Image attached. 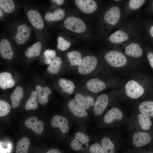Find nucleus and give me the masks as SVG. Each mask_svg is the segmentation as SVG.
<instances>
[{
  "label": "nucleus",
  "mask_w": 153,
  "mask_h": 153,
  "mask_svg": "<svg viewBox=\"0 0 153 153\" xmlns=\"http://www.w3.org/2000/svg\"><path fill=\"white\" fill-rule=\"evenodd\" d=\"M9 37L3 36L0 41V54L4 59L11 60L14 55V52Z\"/></svg>",
  "instance_id": "4468645a"
},
{
  "label": "nucleus",
  "mask_w": 153,
  "mask_h": 153,
  "mask_svg": "<svg viewBox=\"0 0 153 153\" xmlns=\"http://www.w3.org/2000/svg\"><path fill=\"white\" fill-rule=\"evenodd\" d=\"M61 152L60 150L56 148L51 149L46 152V153H61Z\"/></svg>",
  "instance_id": "ea45409f"
},
{
  "label": "nucleus",
  "mask_w": 153,
  "mask_h": 153,
  "mask_svg": "<svg viewBox=\"0 0 153 153\" xmlns=\"http://www.w3.org/2000/svg\"><path fill=\"white\" fill-rule=\"evenodd\" d=\"M57 41V48L61 51L67 50L71 46V43L61 35L58 37Z\"/></svg>",
  "instance_id": "473e14b6"
},
{
  "label": "nucleus",
  "mask_w": 153,
  "mask_h": 153,
  "mask_svg": "<svg viewBox=\"0 0 153 153\" xmlns=\"http://www.w3.org/2000/svg\"><path fill=\"white\" fill-rule=\"evenodd\" d=\"M145 1V0H129V7L131 10H137L143 5Z\"/></svg>",
  "instance_id": "c9c22d12"
},
{
  "label": "nucleus",
  "mask_w": 153,
  "mask_h": 153,
  "mask_svg": "<svg viewBox=\"0 0 153 153\" xmlns=\"http://www.w3.org/2000/svg\"><path fill=\"white\" fill-rule=\"evenodd\" d=\"M26 17L37 38L44 39L48 36L43 14L37 6L29 3L22 5Z\"/></svg>",
  "instance_id": "f257e3e1"
},
{
  "label": "nucleus",
  "mask_w": 153,
  "mask_h": 153,
  "mask_svg": "<svg viewBox=\"0 0 153 153\" xmlns=\"http://www.w3.org/2000/svg\"><path fill=\"white\" fill-rule=\"evenodd\" d=\"M63 25L68 30L78 33L84 32L86 29V24L82 20L73 16L66 18L63 21Z\"/></svg>",
  "instance_id": "0eeeda50"
},
{
  "label": "nucleus",
  "mask_w": 153,
  "mask_h": 153,
  "mask_svg": "<svg viewBox=\"0 0 153 153\" xmlns=\"http://www.w3.org/2000/svg\"><path fill=\"white\" fill-rule=\"evenodd\" d=\"M129 38L128 35L126 32L121 30H118L111 34L109 39L111 42L117 44L127 40Z\"/></svg>",
  "instance_id": "a878e982"
},
{
  "label": "nucleus",
  "mask_w": 153,
  "mask_h": 153,
  "mask_svg": "<svg viewBox=\"0 0 153 153\" xmlns=\"http://www.w3.org/2000/svg\"><path fill=\"white\" fill-rule=\"evenodd\" d=\"M97 63L96 58L92 55H88L82 58L80 65L78 66V71L80 74H88L95 69Z\"/></svg>",
  "instance_id": "9d476101"
},
{
  "label": "nucleus",
  "mask_w": 153,
  "mask_h": 153,
  "mask_svg": "<svg viewBox=\"0 0 153 153\" xmlns=\"http://www.w3.org/2000/svg\"><path fill=\"white\" fill-rule=\"evenodd\" d=\"M143 50L138 44L132 43L125 48V53L127 55L134 58H139L143 54Z\"/></svg>",
  "instance_id": "393cba45"
},
{
  "label": "nucleus",
  "mask_w": 153,
  "mask_h": 153,
  "mask_svg": "<svg viewBox=\"0 0 153 153\" xmlns=\"http://www.w3.org/2000/svg\"><path fill=\"white\" fill-rule=\"evenodd\" d=\"M120 17V11L117 6H113L106 12L104 16L105 21L111 25H114L119 21Z\"/></svg>",
  "instance_id": "f3484780"
},
{
  "label": "nucleus",
  "mask_w": 153,
  "mask_h": 153,
  "mask_svg": "<svg viewBox=\"0 0 153 153\" xmlns=\"http://www.w3.org/2000/svg\"><path fill=\"white\" fill-rule=\"evenodd\" d=\"M64 109L65 114L75 125L80 124L88 126L93 120L90 114L74 98L69 97L66 101Z\"/></svg>",
  "instance_id": "7ed1b4c3"
},
{
  "label": "nucleus",
  "mask_w": 153,
  "mask_h": 153,
  "mask_svg": "<svg viewBox=\"0 0 153 153\" xmlns=\"http://www.w3.org/2000/svg\"><path fill=\"white\" fill-rule=\"evenodd\" d=\"M105 58L109 65L116 67L124 66L127 62V58L123 54L115 50L107 52L105 55Z\"/></svg>",
  "instance_id": "9b49d317"
},
{
  "label": "nucleus",
  "mask_w": 153,
  "mask_h": 153,
  "mask_svg": "<svg viewBox=\"0 0 153 153\" xmlns=\"http://www.w3.org/2000/svg\"><path fill=\"white\" fill-rule=\"evenodd\" d=\"M150 33L151 36L153 38V26L150 29Z\"/></svg>",
  "instance_id": "79ce46f5"
},
{
  "label": "nucleus",
  "mask_w": 153,
  "mask_h": 153,
  "mask_svg": "<svg viewBox=\"0 0 153 153\" xmlns=\"http://www.w3.org/2000/svg\"><path fill=\"white\" fill-rule=\"evenodd\" d=\"M30 145L29 139L25 137L20 139L16 143V153H27Z\"/></svg>",
  "instance_id": "7c9ffc66"
},
{
  "label": "nucleus",
  "mask_w": 153,
  "mask_h": 153,
  "mask_svg": "<svg viewBox=\"0 0 153 153\" xmlns=\"http://www.w3.org/2000/svg\"><path fill=\"white\" fill-rule=\"evenodd\" d=\"M138 109L141 114L153 117V101L143 102L139 105Z\"/></svg>",
  "instance_id": "bb28decb"
},
{
  "label": "nucleus",
  "mask_w": 153,
  "mask_h": 153,
  "mask_svg": "<svg viewBox=\"0 0 153 153\" xmlns=\"http://www.w3.org/2000/svg\"><path fill=\"white\" fill-rule=\"evenodd\" d=\"M114 0L116 1H120L121 0Z\"/></svg>",
  "instance_id": "37998d69"
},
{
  "label": "nucleus",
  "mask_w": 153,
  "mask_h": 153,
  "mask_svg": "<svg viewBox=\"0 0 153 153\" xmlns=\"http://www.w3.org/2000/svg\"><path fill=\"white\" fill-rule=\"evenodd\" d=\"M21 6L16 0H0V9L8 15L18 12Z\"/></svg>",
  "instance_id": "2eb2a0df"
},
{
  "label": "nucleus",
  "mask_w": 153,
  "mask_h": 153,
  "mask_svg": "<svg viewBox=\"0 0 153 153\" xmlns=\"http://www.w3.org/2000/svg\"><path fill=\"white\" fill-rule=\"evenodd\" d=\"M20 2V4L22 5L23 4L28 3L29 2L32 0H18Z\"/></svg>",
  "instance_id": "a19ab883"
},
{
  "label": "nucleus",
  "mask_w": 153,
  "mask_h": 153,
  "mask_svg": "<svg viewBox=\"0 0 153 153\" xmlns=\"http://www.w3.org/2000/svg\"><path fill=\"white\" fill-rule=\"evenodd\" d=\"M32 28L26 22L17 21L10 24L7 27V34L10 39H12L19 45L25 44L30 38Z\"/></svg>",
  "instance_id": "20e7f679"
},
{
  "label": "nucleus",
  "mask_w": 153,
  "mask_h": 153,
  "mask_svg": "<svg viewBox=\"0 0 153 153\" xmlns=\"http://www.w3.org/2000/svg\"><path fill=\"white\" fill-rule=\"evenodd\" d=\"M125 90L127 95L133 99L139 97L144 92L143 87L136 81L132 80L129 81L126 84Z\"/></svg>",
  "instance_id": "ddd939ff"
},
{
  "label": "nucleus",
  "mask_w": 153,
  "mask_h": 153,
  "mask_svg": "<svg viewBox=\"0 0 153 153\" xmlns=\"http://www.w3.org/2000/svg\"><path fill=\"white\" fill-rule=\"evenodd\" d=\"M8 15L5 13L1 9H0V21H5L8 18Z\"/></svg>",
  "instance_id": "4c0bfd02"
},
{
  "label": "nucleus",
  "mask_w": 153,
  "mask_h": 153,
  "mask_svg": "<svg viewBox=\"0 0 153 153\" xmlns=\"http://www.w3.org/2000/svg\"><path fill=\"white\" fill-rule=\"evenodd\" d=\"M109 103V97L106 94H103L98 96L94 107L93 119L95 120L99 119L107 107Z\"/></svg>",
  "instance_id": "6e6552de"
},
{
  "label": "nucleus",
  "mask_w": 153,
  "mask_h": 153,
  "mask_svg": "<svg viewBox=\"0 0 153 153\" xmlns=\"http://www.w3.org/2000/svg\"><path fill=\"white\" fill-rule=\"evenodd\" d=\"M43 54L45 58V62L47 64H50L56 57V52L55 50L46 49L44 52Z\"/></svg>",
  "instance_id": "f704fd0d"
},
{
  "label": "nucleus",
  "mask_w": 153,
  "mask_h": 153,
  "mask_svg": "<svg viewBox=\"0 0 153 153\" xmlns=\"http://www.w3.org/2000/svg\"><path fill=\"white\" fill-rule=\"evenodd\" d=\"M62 62L61 58L56 56L47 68L49 73L55 74L58 73L60 70Z\"/></svg>",
  "instance_id": "c756f323"
},
{
  "label": "nucleus",
  "mask_w": 153,
  "mask_h": 153,
  "mask_svg": "<svg viewBox=\"0 0 153 153\" xmlns=\"http://www.w3.org/2000/svg\"><path fill=\"white\" fill-rule=\"evenodd\" d=\"M67 56L69 63L72 66H79L82 59L81 53L77 51L68 52Z\"/></svg>",
  "instance_id": "cd10ccee"
},
{
  "label": "nucleus",
  "mask_w": 153,
  "mask_h": 153,
  "mask_svg": "<svg viewBox=\"0 0 153 153\" xmlns=\"http://www.w3.org/2000/svg\"><path fill=\"white\" fill-rule=\"evenodd\" d=\"M50 5V9H53L60 7L64 5L66 2L65 0H49Z\"/></svg>",
  "instance_id": "e433bc0d"
},
{
  "label": "nucleus",
  "mask_w": 153,
  "mask_h": 153,
  "mask_svg": "<svg viewBox=\"0 0 153 153\" xmlns=\"http://www.w3.org/2000/svg\"><path fill=\"white\" fill-rule=\"evenodd\" d=\"M85 91L76 90L75 89L74 98L92 117L94 107L96 99L94 95L95 94L90 92L87 90V91Z\"/></svg>",
  "instance_id": "39448f33"
},
{
  "label": "nucleus",
  "mask_w": 153,
  "mask_h": 153,
  "mask_svg": "<svg viewBox=\"0 0 153 153\" xmlns=\"http://www.w3.org/2000/svg\"><path fill=\"white\" fill-rule=\"evenodd\" d=\"M138 119L139 124L143 130L146 131L150 129L152 124L150 116L141 113L138 115Z\"/></svg>",
  "instance_id": "2f4dec72"
},
{
  "label": "nucleus",
  "mask_w": 153,
  "mask_h": 153,
  "mask_svg": "<svg viewBox=\"0 0 153 153\" xmlns=\"http://www.w3.org/2000/svg\"><path fill=\"white\" fill-rule=\"evenodd\" d=\"M76 7L81 12L90 14L95 12L98 5L97 0H72Z\"/></svg>",
  "instance_id": "f8f14e48"
},
{
  "label": "nucleus",
  "mask_w": 153,
  "mask_h": 153,
  "mask_svg": "<svg viewBox=\"0 0 153 153\" xmlns=\"http://www.w3.org/2000/svg\"><path fill=\"white\" fill-rule=\"evenodd\" d=\"M133 143L137 147L144 146L150 142L152 138L149 134L143 132H139L134 133L132 137Z\"/></svg>",
  "instance_id": "6ab92c4d"
},
{
  "label": "nucleus",
  "mask_w": 153,
  "mask_h": 153,
  "mask_svg": "<svg viewBox=\"0 0 153 153\" xmlns=\"http://www.w3.org/2000/svg\"><path fill=\"white\" fill-rule=\"evenodd\" d=\"M25 126L31 129L37 134H41L44 129L43 122L38 120L37 118L35 116H31L27 118L24 122Z\"/></svg>",
  "instance_id": "a211bd4d"
},
{
  "label": "nucleus",
  "mask_w": 153,
  "mask_h": 153,
  "mask_svg": "<svg viewBox=\"0 0 153 153\" xmlns=\"http://www.w3.org/2000/svg\"><path fill=\"white\" fill-rule=\"evenodd\" d=\"M88 127L86 126L77 125L73 133L67 136L66 144L71 152L84 153V147L93 141V137L88 133Z\"/></svg>",
  "instance_id": "f03ea898"
},
{
  "label": "nucleus",
  "mask_w": 153,
  "mask_h": 153,
  "mask_svg": "<svg viewBox=\"0 0 153 153\" xmlns=\"http://www.w3.org/2000/svg\"><path fill=\"white\" fill-rule=\"evenodd\" d=\"M123 116V113L120 109L116 107H113L104 114L99 122L97 126L102 127L110 126L116 120H121Z\"/></svg>",
  "instance_id": "1a4fd4ad"
},
{
  "label": "nucleus",
  "mask_w": 153,
  "mask_h": 153,
  "mask_svg": "<svg viewBox=\"0 0 153 153\" xmlns=\"http://www.w3.org/2000/svg\"><path fill=\"white\" fill-rule=\"evenodd\" d=\"M58 84L62 92L68 95L69 96L74 93L75 86L71 80L61 78L59 80Z\"/></svg>",
  "instance_id": "5701e85b"
},
{
  "label": "nucleus",
  "mask_w": 153,
  "mask_h": 153,
  "mask_svg": "<svg viewBox=\"0 0 153 153\" xmlns=\"http://www.w3.org/2000/svg\"><path fill=\"white\" fill-rule=\"evenodd\" d=\"M65 15V10L60 7L51 9L46 8L44 10L43 16L47 27L54 23L60 21Z\"/></svg>",
  "instance_id": "423d86ee"
},
{
  "label": "nucleus",
  "mask_w": 153,
  "mask_h": 153,
  "mask_svg": "<svg viewBox=\"0 0 153 153\" xmlns=\"http://www.w3.org/2000/svg\"><path fill=\"white\" fill-rule=\"evenodd\" d=\"M38 98L37 92L35 90L32 91L29 98L25 105V109L28 110L36 109L38 106Z\"/></svg>",
  "instance_id": "c85d7f7f"
},
{
  "label": "nucleus",
  "mask_w": 153,
  "mask_h": 153,
  "mask_svg": "<svg viewBox=\"0 0 153 153\" xmlns=\"http://www.w3.org/2000/svg\"><path fill=\"white\" fill-rule=\"evenodd\" d=\"M147 58L150 66L153 68V53H148L147 55Z\"/></svg>",
  "instance_id": "58836bf2"
},
{
  "label": "nucleus",
  "mask_w": 153,
  "mask_h": 153,
  "mask_svg": "<svg viewBox=\"0 0 153 153\" xmlns=\"http://www.w3.org/2000/svg\"><path fill=\"white\" fill-rule=\"evenodd\" d=\"M37 92L39 102L41 105L46 104L48 101V96L51 94V91L50 88L45 86L43 87L37 85L35 87Z\"/></svg>",
  "instance_id": "aec40b11"
},
{
  "label": "nucleus",
  "mask_w": 153,
  "mask_h": 153,
  "mask_svg": "<svg viewBox=\"0 0 153 153\" xmlns=\"http://www.w3.org/2000/svg\"><path fill=\"white\" fill-rule=\"evenodd\" d=\"M15 82L9 73L2 72L0 73V86L3 89L10 88L14 86Z\"/></svg>",
  "instance_id": "4be33fe9"
},
{
  "label": "nucleus",
  "mask_w": 153,
  "mask_h": 153,
  "mask_svg": "<svg viewBox=\"0 0 153 153\" xmlns=\"http://www.w3.org/2000/svg\"><path fill=\"white\" fill-rule=\"evenodd\" d=\"M11 107L6 101L0 100V116H3L7 115L10 112Z\"/></svg>",
  "instance_id": "72a5a7b5"
},
{
  "label": "nucleus",
  "mask_w": 153,
  "mask_h": 153,
  "mask_svg": "<svg viewBox=\"0 0 153 153\" xmlns=\"http://www.w3.org/2000/svg\"><path fill=\"white\" fill-rule=\"evenodd\" d=\"M85 86L88 90L95 94L104 90L106 87L105 83L98 78L89 80L86 82Z\"/></svg>",
  "instance_id": "dca6fc26"
},
{
  "label": "nucleus",
  "mask_w": 153,
  "mask_h": 153,
  "mask_svg": "<svg viewBox=\"0 0 153 153\" xmlns=\"http://www.w3.org/2000/svg\"><path fill=\"white\" fill-rule=\"evenodd\" d=\"M24 96L23 88L20 86H17L10 95L12 107L13 108H16L19 107Z\"/></svg>",
  "instance_id": "412c9836"
},
{
  "label": "nucleus",
  "mask_w": 153,
  "mask_h": 153,
  "mask_svg": "<svg viewBox=\"0 0 153 153\" xmlns=\"http://www.w3.org/2000/svg\"><path fill=\"white\" fill-rule=\"evenodd\" d=\"M42 49V44L40 41L28 47L25 52V55L28 58L38 57L40 56Z\"/></svg>",
  "instance_id": "b1692460"
}]
</instances>
